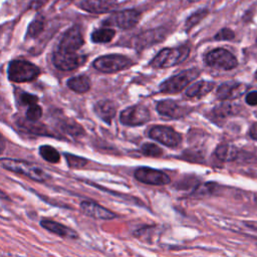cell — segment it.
<instances>
[{"label":"cell","instance_id":"484cf974","mask_svg":"<svg viewBox=\"0 0 257 257\" xmlns=\"http://www.w3.org/2000/svg\"><path fill=\"white\" fill-rule=\"evenodd\" d=\"M64 157L66 159L67 165L72 169L83 168L84 166H86V164L88 162L84 158H81V157H78V156H75V155H72V154H68V153H65Z\"/></svg>","mask_w":257,"mask_h":257},{"label":"cell","instance_id":"4fadbf2b","mask_svg":"<svg viewBox=\"0 0 257 257\" xmlns=\"http://www.w3.org/2000/svg\"><path fill=\"white\" fill-rule=\"evenodd\" d=\"M83 45V36L77 26L69 28L61 38L58 49L75 52Z\"/></svg>","mask_w":257,"mask_h":257},{"label":"cell","instance_id":"d6a6232c","mask_svg":"<svg viewBox=\"0 0 257 257\" xmlns=\"http://www.w3.org/2000/svg\"><path fill=\"white\" fill-rule=\"evenodd\" d=\"M249 135H250L251 139L257 141V122H254V123L251 125V127H250V130H249Z\"/></svg>","mask_w":257,"mask_h":257},{"label":"cell","instance_id":"6da1fadb","mask_svg":"<svg viewBox=\"0 0 257 257\" xmlns=\"http://www.w3.org/2000/svg\"><path fill=\"white\" fill-rule=\"evenodd\" d=\"M0 165L10 172L23 175L36 182H45L50 178V176L41 168L22 160L3 158L0 159Z\"/></svg>","mask_w":257,"mask_h":257},{"label":"cell","instance_id":"e575fe53","mask_svg":"<svg viewBox=\"0 0 257 257\" xmlns=\"http://www.w3.org/2000/svg\"><path fill=\"white\" fill-rule=\"evenodd\" d=\"M0 198H2V199H8V197H7L2 191H0Z\"/></svg>","mask_w":257,"mask_h":257},{"label":"cell","instance_id":"e0dca14e","mask_svg":"<svg viewBox=\"0 0 257 257\" xmlns=\"http://www.w3.org/2000/svg\"><path fill=\"white\" fill-rule=\"evenodd\" d=\"M94 112L106 123H110L116 112V105L111 100H99L94 104Z\"/></svg>","mask_w":257,"mask_h":257},{"label":"cell","instance_id":"74e56055","mask_svg":"<svg viewBox=\"0 0 257 257\" xmlns=\"http://www.w3.org/2000/svg\"><path fill=\"white\" fill-rule=\"evenodd\" d=\"M256 44H257V39H256Z\"/></svg>","mask_w":257,"mask_h":257},{"label":"cell","instance_id":"ba28073f","mask_svg":"<svg viewBox=\"0 0 257 257\" xmlns=\"http://www.w3.org/2000/svg\"><path fill=\"white\" fill-rule=\"evenodd\" d=\"M151 117L150 110L143 104H135L124 108L120 114L119 119L122 124L135 126L146 123Z\"/></svg>","mask_w":257,"mask_h":257},{"label":"cell","instance_id":"83f0119b","mask_svg":"<svg viewBox=\"0 0 257 257\" xmlns=\"http://www.w3.org/2000/svg\"><path fill=\"white\" fill-rule=\"evenodd\" d=\"M42 116V108L37 103L30 104L26 110V118L30 121H37Z\"/></svg>","mask_w":257,"mask_h":257},{"label":"cell","instance_id":"7402d4cb","mask_svg":"<svg viewBox=\"0 0 257 257\" xmlns=\"http://www.w3.org/2000/svg\"><path fill=\"white\" fill-rule=\"evenodd\" d=\"M115 35V31L111 28H99L92 32L91 40L94 43H107Z\"/></svg>","mask_w":257,"mask_h":257},{"label":"cell","instance_id":"4316f807","mask_svg":"<svg viewBox=\"0 0 257 257\" xmlns=\"http://www.w3.org/2000/svg\"><path fill=\"white\" fill-rule=\"evenodd\" d=\"M208 14V10L207 9H201L196 11L195 13H193L186 21V28L187 29H191L192 27H194L196 24H198L203 18H205Z\"/></svg>","mask_w":257,"mask_h":257},{"label":"cell","instance_id":"836d02e7","mask_svg":"<svg viewBox=\"0 0 257 257\" xmlns=\"http://www.w3.org/2000/svg\"><path fill=\"white\" fill-rule=\"evenodd\" d=\"M4 150H5V141H4V139L0 136V154L3 153Z\"/></svg>","mask_w":257,"mask_h":257},{"label":"cell","instance_id":"52a82bcc","mask_svg":"<svg viewBox=\"0 0 257 257\" xmlns=\"http://www.w3.org/2000/svg\"><path fill=\"white\" fill-rule=\"evenodd\" d=\"M141 19V13L136 9H125L113 12L105 21V25L116 26L121 29H130L135 27Z\"/></svg>","mask_w":257,"mask_h":257},{"label":"cell","instance_id":"7a4b0ae2","mask_svg":"<svg viewBox=\"0 0 257 257\" xmlns=\"http://www.w3.org/2000/svg\"><path fill=\"white\" fill-rule=\"evenodd\" d=\"M190 54L188 46L162 49L150 62L154 68H168L183 62Z\"/></svg>","mask_w":257,"mask_h":257},{"label":"cell","instance_id":"603a6c76","mask_svg":"<svg viewBox=\"0 0 257 257\" xmlns=\"http://www.w3.org/2000/svg\"><path fill=\"white\" fill-rule=\"evenodd\" d=\"M39 155L43 160L49 163H58L60 160V154L58 151L48 145H44L39 148Z\"/></svg>","mask_w":257,"mask_h":257},{"label":"cell","instance_id":"d4e9b609","mask_svg":"<svg viewBox=\"0 0 257 257\" xmlns=\"http://www.w3.org/2000/svg\"><path fill=\"white\" fill-rule=\"evenodd\" d=\"M141 152L144 156L146 157H161L163 155V151L162 149L155 145V144H152V143H146L142 146L141 148Z\"/></svg>","mask_w":257,"mask_h":257},{"label":"cell","instance_id":"1f68e13d","mask_svg":"<svg viewBox=\"0 0 257 257\" xmlns=\"http://www.w3.org/2000/svg\"><path fill=\"white\" fill-rule=\"evenodd\" d=\"M245 101L249 105H257V90L249 92L245 97Z\"/></svg>","mask_w":257,"mask_h":257},{"label":"cell","instance_id":"8fae6325","mask_svg":"<svg viewBox=\"0 0 257 257\" xmlns=\"http://www.w3.org/2000/svg\"><path fill=\"white\" fill-rule=\"evenodd\" d=\"M135 178L141 183L154 186L168 185L171 182L170 177L164 172L147 167L137 169L135 171Z\"/></svg>","mask_w":257,"mask_h":257},{"label":"cell","instance_id":"2e32d148","mask_svg":"<svg viewBox=\"0 0 257 257\" xmlns=\"http://www.w3.org/2000/svg\"><path fill=\"white\" fill-rule=\"evenodd\" d=\"M116 4L113 0H83L80 7L91 13H104L115 8Z\"/></svg>","mask_w":257,"mask_h":257},{"label":"cell","instance_id":"ac0fdd59","mask_svg":"<svg viewBox=\"0 0 257 257\" xmlns=\"http://www.w3.org/2000/svg\"><path fill=\"white\" fill-rule=\"evenodd\" d=\"M40 225L44 229H46L58 236H61V237L70 238V239H75L78 237L74 230H72L69 227H66L58 222L52 221V220H41Z\"/></svg>","mask_w":257,"mask_h":257},{"label":"cell","instance_id":"8992f818","mask_svg":"<svg viewBox=\"0 0 257 257\" xmlns=\"http://www.w3.org/2000/svg\"><path fill=\"white\" fill-rule=\"evenodd\" d=\"M205 62L211 67L223 70L233 69L238 64L234 54L224 48H216L209 51L205 56Z\"/></svg>","mask_w":257,"mask_h":257},{"label":"cell","instance_id":"d6986e66","mask_svg":"<svg viewBox=\"0 0 257 257\" xmlns=\"http://www.w3.org/2000/svg\"><path fill=\"white\" fill-rule=\"evenodd\" d=\"M214 86L215 84L212 81L201 80L189 86V88L186 90V95L189 97H202L208 94L214 88Z\"/></svg>","mask_w":257,"mask_h":257},{"label":"cell","instance_id":"277c9868","mask_svg":"<svg viewBox=\"0 0 257 257\" xmlns=\"http://www.w3.org/2000/svg\"><path fill=\"white\" fill-rule=\"evenodd\" d=\"M200 74L198 68H190L184 70L160 84V91L163 93H177L183 90L190 82L195 80Z\"/></svg>","mask_w":257,"mask_h":257},{"label":"cell","instance_id":"ffe728a7","mask_svg":"<svg viewBox=\"0 0 257 257\" xmlns=\"http://www.w3.org/2000/svg\"><path fill=\"white\" fill-rule=\"evenodd\" d=\"M67 86L77 93H84L90 88V80L86 75H76L67 80Z\"/></svg>","mask_w":257,"mask_h":257},{"label":"cell","instance_id":"f1b7e54d","mask_svg":"<svg viewBox=\"0 0 257 257\" xmlns=\"http://www.w3.org/2000/svg\"><path fill=\"white\" fill-rule=\"evenodd\" d=\"M230 112H232V107L231 105L227 104V103H223L220 106H217L213 113L217 116V117H224V116H228L230 114Z\"/></svg>","mask_w":257,"mask_h":257},{"label":"cell","instance_id":"d590c367","mask_svg":"<svg viewBox=\"0 0 257 257\" xmlns=\"http://www.w3.org/2000/svg\"><path fill=\"white\" fill-rule=\"evenodd\" d=\"M255 78H256V79H257V71H256V72H255Z\"/></svg>","mask_w":257,"mask_h":257},{"label":"cell","instance_id":"5bb4252c","mask_svg":"<svg viewBox=\"0 0 257 257\" xmlns=\"http://www.w3.org/2000/svg\"><path fill=\"white\" fill-rule=\"evenodd\" d=\"M246 85L237 81H229L222 83L217 89V97L220 100H230L240 97L246 90Z\"/></svg>","mask_w":257,"mask_h":257},{"label":"cell","instance_id":"f546056e","mask_svg":"<svg viewBox=\"0 0 257 257\" xmlns=\"http://www.w3.org/2000/svg\"><path fill=\"white\" fill-rule=\"evenodd\" d=\"M235 37L234 32L229 29V28H223L221 29L216 35H215V39L216 40H231Z\"/></svg>","mask_w":257,"mask_h":257},{"label":"cell","instance_id":"8d00e7d4","mask_svg":"<svg viewBox=\"0 0 257 257\" xmlns=\"http://www.w3.org/2000/svg\"><path fill=\"white\" fill-rule=\"evenodd\" d=\"M255 201H256V203H257V196L255 197Z\"/></svg>","mask_w":257,"mask_h":257},{"label":"cell","instance_id":"5b68a950","mask_svg":"<svg viewBox=\"0 0 257 257\" xmlns=\"http://www.w3.org/2000/svg\"><path fill=\"white\" fill-rule=\"evenodd\" d=\"M133 65L131 58L120 54H108L97 57L93 62L92 66L98 71L104 73H113L123 69H126Z\"/></svg>","mask_w":257,"mask_h":257},{"label":"cell","instance_id":"44dd1931","mask_svg":"<svg viewBox=\"0 0 257 257\" xmlns=\"http://www.w3.org/2000/svg\"><path fill=\"white\" fill-rule=\"evenodd\" d=\"M216 157L224 162H229V161H234L237 158L238 151L237 149L230 145V144H220L215 151Z\"/></svg>","mask_w":257,"mask_h":257},{"label":"cell","instance_id":"7c38bea8","mask_svg":"<svg viewBox=\"0 0 257 257\" xmlns=\"http://www.w3.org/2000/svg\"><path fill=\"white\" fill-rule=\"evenodd\" d=\"M156 108L160 114L171 118L184 117L191 111V108L188 105L172 99H164L158 101Z\"/></svg>","mask_w":257,"mask_h":257},{"label":"cell","instance_id":"cb8c5ba5","mask_svg":"<svg viewBox=\"0 0 257 257\" xmlns=\"http://www.w3.org/2000/svg\"><path fill=\"white\" fill-rule=\"evenodd\" d=\"M43 27H44V20H43V18L41 16H37L29 24L28 30H27V35L30 36V37H36L43 30Z\"/></svg>","mask_w":257,"mask_h":257},{"label":"cell","instance_id":"30bf717a","mask_svg":"<svg viewBox=\"0 0 257 257\" xmlns=\"http://www.w3.org/2000/svg\"><path fill=\"white\" fill-rule=\"evenodd\" d=\"M149 137L167 147L176 148L182 142V136L167 125H155L149 131Z\"/></svg>","mask_w":257,"mask_h":257},{"label":"cell","instance_id":"4dcf8cb0","mask_svg":"<svg viewBox=\"0 0 257 257\" xmlns=\"http://www.w3.org/2000/svg\"><path fill=\"white\" fill-rule=\"evenodd\" d=\"M20 100L23 104H27V105H30V104H33V103H37L38 101V97L34 94H31V93H27V92H24L21 94L20 96Z\"/></svg>","mask_w":257,"mask_h":257},{"label":"cell","instance_id":"9c48e42d","mask_svg":"<svg viewBox=\"0 0 257 257\" xmlns=\"http://www.w3.org/2000/svg\"><path fill=\"white\" fill-rule=\"evenodd\" d=\"M86 60L85 56L78 55L75 52L64 51L61 49H57L52 56L53 64L59 70H73L83 64Z\"/></svg>","mask_w":257,"mask_h":257},{"label":"cell","instance_id":"3957f363","mask_svg":"<svg viewBox=\"0 0 257 257\" xmlns=\"http://www.w3.org/2000/svg\"><path fill=\"white\" fill-rule=\"evenodd\" d=\"M39 73V68L27 60H13L8 66V78L14 82L31 81L35 79Z\"/></svg>","mask_w":257,"mask_h":257},{"label":"cell","instance_id":"9a60e30c","mask_svg":"<svg viewBox=\"0 0 257 257\" xmlns=\"http://www.w3.org/2000/svg\"><path fill=\"white\" fill-rule=\"evenodd\" d=\"M80 209L85 215L95 219L110 220L116 217L115 213L92 201H82L80 203Z\"/></svg>","mask_w":257,"mask_h":257}]
</instances>
